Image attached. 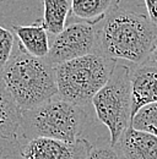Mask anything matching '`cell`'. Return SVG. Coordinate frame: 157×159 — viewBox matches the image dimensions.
<instances>
[{
  "instance_id": "6da1fadb",
  "label": "cell",
  "mask_w": 157,
  "mask_h": 159,
  "mask_svg": "<svg viewBox=\"0 0 157 159\" xmlns=\"http://www.w3.org/2000/svg\"><path fill=\"white\" fill-rule=\"evenodd\" d=\"M157 45V27L135 11L117 7L97 27V53L134 65L150 60Z\"/></svg>"
},
{
  "instance_id": "7a4b0ae2",
  "label": "cell",
  "mask_w": 157,
  "mask_h": 159,
  "mask_svg": "<svg viewBox=\"0 0 157 159\" xmlns=\"http://www.w3.org/2000/svg\"><path fill=\"white\" fill-rule=\"evenodd\" d=\"M1 77L22 111L58 97L55 66L45 58L31 57L20 47L1 72Z\"/></svg>"
},
{
  "instance_id": "3957f363",
  "label": "cell",
  "mask_w": 157,
  "mask_h": 159,
  "mask_svg": "<svg viewBox=\"0 0 157 159\" xmlns=\"http://www.w3.org/2000/svg\"><path fill=\"white\" fill-rule=\"evenodd\" d=\"M87 122L82 107L55 97L37 108L22 111L19 139L25 142L33 139H52L75 143Z\"/></svg>"
},
{
  "instance_id": "277c9868",
  "label": "cell",
  "mask_w": 157,
  "mask_h": 159,
  "mask_svg": "<svg viewBox=\"0 0 157 159\" xmlns=\"http://www.w3.org/2000/svg\"><path fill=\"white\" fill-rule=\"evenodd\" d=\"M118 61L93 53L55 66L58 97L78 107H87L108 82Z\"/></svg>"
},
{
  "instance_id": "5b68a950",
  "label": "cell",
  "mask_w": 157,
  "mask_h": 159,
  "mask_svg": "<svg viewBox=\"0 0 157 159\" xmlns=\"http://www.w3.org/2000/svg\"><path fill=\"white\" fill-rule=\"evenodd\" d=\"M92 105L99 121L109 130V143L116 146L131 126L130 67L118 61L108 82L95 96Z\"/></svg>"
},
{
  "instance_id": "8992f818",
  "label": "cell",
  "mask_w": 157,
  "mask_h": 159,
  "mask_svg": "<svg viewBox=\"0 0 157 159\" xmlns=\"http://www.w3.org/2000/svg\"><path fill=\"white\" fill-rule=\"evenodd\" d=\"M93 53H97V26L75 22L54 37L45 59L57 66Z\"/></svg>"
},
{
  "instance_id": "52a82bcc",
  "label": "cell",
  "mask_w": 157,
  "mask_h": 159,
  "mask_svg": "<svg viewBox=\"0 0 157 159\" xmlns=\"http://www.w3.org/2000/svg\"><path fill=\"white\" fill-rule=\"evenodd\" d=\"M92 144L85 139L66 143L52 139H33L23 142L22 159H85Z\"/></svg>"
},
{
  "instance_id": "ba28073f",
  "label": "cell",
  "mask_w": 157,
  "mask_h": 159,
  "mask_svg": "<svg viewBox=\"0 0 157 159\" xmlns=\"http://www.w3.org/2000/svg\"><path fill=\"white\" fill-rule=\"evenodd\" d=\"M131 83V121L146 105L157 103V62L147 60L130 67Z\"/></svg>"
},
{
  "instance_id": "9c48e42d",
  "label": "cell",
  "mask_w": 157,
  "mask_h": 159,
  "mask_svg": "<svg viewBox=\"0 0 157 159\" xmlns=\"http://www.w3.org/2000/svg\"><path fill=\"white\" fill-rule=\"evenodd\" d=\"M116 147L123 159H157V136L130 126Z\"/></svg>"
},
{
  "instance_id": "30bf717a",
  "label": "cell",
  "mask_w": 157,
  "mask_h": 159,
  "mask_svg": "<svg viewBox=\"0 0 157 159\" xmlns=\"http://www.w3.org/2000/svg\"><path fill=\"white\" fill-rule=\"evenodd\" d=\"M12 32L17 38V47H20L23 52L35 58H47L50 44L48 32L43 27L42 21L37 20L32 25H14Z\"/></svg>"
},
{
  "instance_id": "8fae6325",
  "label": "cell",
  "mask_w": 157,
  "mask_h": 159,
  "mask_svg": "<svg viewBox=\"0 0 157 159\" xmlns=\"http://www.w3.org/2000/svg\"><path fill=\"white\" fill-rule=\"evenodd\" d=\"M22 119V110L10 94L0 75V136L17 137Z\"/></svg>"
},
{
  "instance_id": "7c38bea8",
  "label": "cell",
  "mask_w": 157,
  "mask_h": 159,
  "mask_svg": "<svg viewBox=\"0 0 157 159\" xmlns=\"http://www.w3.org/2000/svg\"><path fill=\"white\" fill-rule=\"evenodd\" d=\"M119 2L120 0H71L70 14L85 23L97 26L119 7Z\"/></svg>"
},
{
  "instance_id": "4fadbf2b",
  "label": "cell",
  "mask_w": 157,
  "mask_h": 159,
  "mask_svg": "<svg viewBox=\"0 0 157 159\" xmlns=\"http://www.w3.org/2000/svg\"><path fill=\"white\" fill-rule=\"evenodd\" d=\"M43 4V17L40 19L47 32L57 36L66 27V19L71 11L69 0H40Z\"/></svg>"
},
{
  "instance_id": "5bb4252c",
  "label": "cell",
  "mask_w": 157,
  "mask_h": 159,
  "mask_svg": "<svg viewBox=\"0 0 157 159\" xmlns=\"http://www.w3.org/2000/svg\"><path fill=\"white\" fill-rule=\"evenodd\" d=\"M131 126L139 131H145L157 136V103L140 109L131 121Z\"/></svg>"
},
{
  "instance_id": "9a60e30c",
  "label": "cell",
  "mask_w": 157,
  "mask_h": 159,
  "mask_svg": "<svg viewBox=\"0 0 157 159\" xmlns=\"http://www.w3.org/2000/svg\"><path fill=\"white\" fill-rule=\"evenodd\" d=\"M15 40V33L0 25V75L14 55Z\"/></svg>"
},
{
  "instance_id": "2e32d148",
  "label": "cell",
  "mask_w": 157,
  "mask_h": 159,
  "mask_svg": "<svg viewBox=\"0 0 157 159\" xmlns=\"http://www.w3.org/2000/svg\"><path fill=\"white\" fill-rule=\"evenodd\" d=\"M22 143L19 137L0 136V159H22Z\"/></svg>"
},
{
  "instance_id": "e0dca14e",
  "label": "cell",
  "mask_w": 157,
  "mask_h": 159,
  "mask_svg": "<svg viewBox=\"0 0 157 159\" xmlns=\"http://www.w3.org/2000/svg\"><path fill=\"white\" fill-rule=\"evenodd\" d=\"M85 159H123L116 147L108 144H92Z\"/></svg>"
},
{
  "instance_id": "ac0fdd59",
  "label": "cell",
  "mask_w": 157,
  "mask_h": 159,
  "mask_svg": "<svg viewBox=\"0 0 157 159\" xmlns=\"http://www.w3.org/2000/svg\"><path fill=\"white\" fill-rule=\"evenodd\" d=\"M147 10V17L157 27V0H144Z\"/></svg>"
},
{
  "instance_id": "d6986e66",
  "label": "cell",
  "mask_w": 157,
  "mask_h": 159,
  "mask_svg": "<svg viewBox=\"0 0 157 159\" xmlns=\"http://www.w3.org/2000/svg\"><path fill=\"white\" fill-rule=\"evenodd\" d=\"M150 60H152V61L157 62V45L155 47V49H154V52H152V54H151V58H150Z\"/></svg>"
},
{
  "instance_id": "ffe728a7",
  "label": "cell",
  "mask_w": 157,
  "mask_h": 159,
  "mask_svg": "<svg viewBox=\"0 0 157 159\" xmlns=\"http://www.w3.org/2000/svg\"><path fill=\"white\" fill-rule=\"evenodd\" d=\"M1 1H4V0H0V2H1Z\"/></svg>"
}]
</instances>
